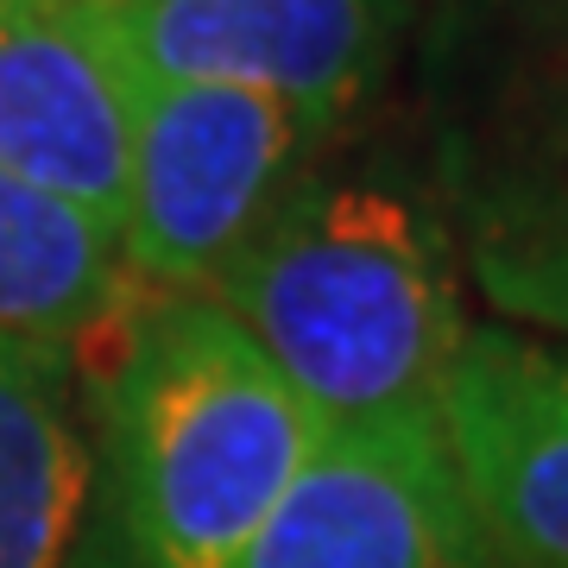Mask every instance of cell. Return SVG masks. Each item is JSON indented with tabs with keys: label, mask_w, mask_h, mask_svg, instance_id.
Listing matches in <instances>:
<instances>
[{
	"label": "cell",
	"mask_w": 568,
	"mask_h": 568,
	"mask_svg": "<svg viewBox=\"0 0 568 568\" xmlns=\"http://www.w3.org/2000/svg\"><path fill=\"white\" fill-rule=\"evenodd\" d=\"M436 429L487 568H568V347L467 323Z\"/></svg>",
	"instance_id": "52a82bcc"
},
{
	"label": "cell",
	"mask_w": 568,
	"mask_h": 568,
	"mask_svg": "<svg viewBox=\"0 0 568 568\" xmlns=\"http://www.w3.org/2000/svg\"><path fill=\"white\" fill-rule=\"evenodd\" d=\"M209 297L323 424L436 410L467 335L443 209L379 171L304 178Z\"/></svg>",
	"instance_id": "6da1fadb"
},
{
	"label": "cell",
	"mask_w": 568,
	"mask_h": 568,
	"mask_svg": "<svg viewBox=\"0 0 568 568\" xmlns=\"http://www.w3.org/2000/svg\"><path fill=\"white\" fill-rule=\"evenodd\" d=\"M323 429L215 297H145L95 379L114 568H234Z\"/></svg>",
	"instance_id": "7a4b0ae2"
},
{
	"label": "cell",
	"mask_w": 568,
	"mask_h": 568,
	"mask_svg": "<svg viewBox=\"0 0 568 568\" xmlns=\"http://www.w3.org/2000/svg\"><path fill=\"white\" fill-rule=\"evenodd\" d=\"M335 121L227 82H140L121 272L145 297H209L265 215L310 178Z\"/></svg>",
	"instance_id": "277c9868"
},
{
	"label": "cell",
	"mask_w": 568,
	"mask_h": 568,
	"mask_svg": "<svg viewBox=\"0 0 568 568\" xmlns=\"http://www.w3.org/2000/svg\"><path fill=\"white\" fill-rule=\"evenodd\" d=\"M417 121L462 272L568 342V0H424Z\"/></svg>",
	"instance_id": "3957f363"
},
{
	"label": "cell",
	"mask_w": 568,
	"mask_h": 568,
	"mask_svg": "<svg viewBox=\"0 0 568 568\" xmlns=\"http://www.w3.org/2000/svg\"><path fill=\"white\" fill-rule=\"evenodd\" d=\"M424 0H102L133 82H227L342 126Z\"/></svg>",
	"instance_id": "5b68a950"
},
{
	"label": "cell",
	"mask_w": 568,
	"mask_h": 568,
	"mask_svg": "<svg viewBox=\"0 0 568 568\" xmlns=\"http://www.w3.org/2000/svg\"><path fill=\"white\" fill-rule=\"evenodd\" d=\"M0 568H114L95 386L63 342L0 335Z\"/></svg>",
	"instance_id": "9c48e42d"
},
{
	"label": "cell",
	"mask_w": 568,
	"mask_h": 568,
	"mask_svg": "<svg viewBox=\"0 0 568 568\" xmlns=\"http://www.w3.org/2000/svg\"><path fill=\"white\" fill-rule=\"evenodd\" d=\"M140 82L102 0H0V171L121 227Z\"/></svg>",
	"instance_id": "ba28073f"
},
{
	"label": "cell",
	"mask_w": 568,
	"mask_h": 568,
	"mask_svg": "<svg viewBox=\"0 0 568 568\" xmlns=\"http://www.w3.org/2000/svg\"><path fill=\"white\" fill-rule=\"evenodd\" d=\"M234 568H487L436 410L328 424Z\"/></svg>",
	"instance_id": "8992f818"
},
{
	"label": "cell",
	"mask_w": 568,
	"mask_h": 568,
	"mask_svg": "<svg viewBox=\"0 0 568 568\" xmlns=\"http://www.w3.org/2000/svg\"><path fill=\"white\" fill-rule=\"evenodd\" d=\"M114 227L0 171V335L82 347L121 316Z\"/></svg>",
	"instance_id": "30bf717a"
}]
</instances>
